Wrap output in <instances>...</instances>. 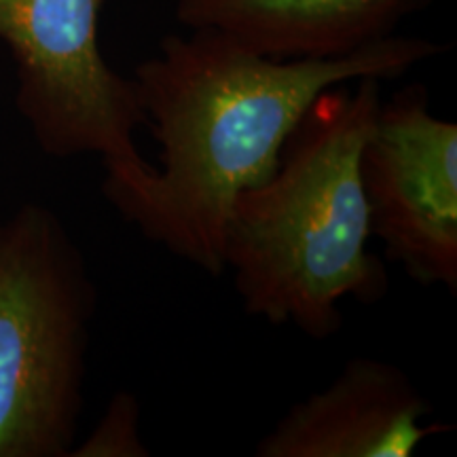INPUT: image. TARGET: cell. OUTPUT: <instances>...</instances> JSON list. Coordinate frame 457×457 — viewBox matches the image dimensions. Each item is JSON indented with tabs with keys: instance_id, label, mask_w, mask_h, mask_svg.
<instances>
[{
	"instance_id": "obj_4",
	"label": "cell",
	"mask_w": 457,
	"mask_h": 457,
	"mask_svg": "<svg viewBox=\"0 0 457 457\" xmlns=\"http://www.w3.org/2000/svg\"><path fill=\"white\" fill-rule=\"evenodd\" d=\"M104 0H0V41L15 64V106L43 153L98 155L112 205L155 176L136 146L146 128L136 85L100 49Z\"/></svg>"
},
{
	"instance_id": "obj_1",
	"label": "cell",
	"mask_w": 457,
	"mask_h": 457,
	"mask_svg": "<svg viewBox=\"0 0 457 457\" xmlns=\"http://www.w3.org/2000/svg\"><path fill=\"white\" fill-rule=\"evenodd\" d=\"M445 51L392 34L347 55L276 60L216 30L168 34L131 77L162 146L157 171L114 208L146 239L219 278L233 199L276 171L318 96L358 79L392 81Z\"/></svg>"
},
{
	"instance_id": "obj_3",
	"label": "cell",
	"mask_w": 457,
	"mask_h": 457,
	"mask_svg": "<svg viewBox=\"0 0 457 457\" xmlns=\"http://www.w3.org/2000/svg\"><path fill=\"white\" fill-rule=\"evenodd\" d=\"M96 301L51 210L28 204L0 225V457L71 455Z\"/></svg>"
},
{
	"instance_id": "obj_2",
	"label": "cell",
	"mask_w": 457,
	"mask_h": 457,
	"mask_svg": "<svg viewBox=\"0 0 457 457\" xmlns=\"http://www.w3.org/2000/svg\"><path fill=\"white\" fill-rule=\"evenodd\" d=\"M379 79L335 85L286 140L273 174L237 193L222 265L248 316L293 324L313 339L339 333L341 303H377L387 270L369 250L360 155L381 106Z\"/></svg>"
},
{
	"instance_id": "obj_6",
	"label": "cell",
	"mask_w": 457,
	"mask_h": 457,
	"mask_svg": "<svg viewBox=\"0 0 457 457\" xmlns=\"http://www.w3.org/2000/svg\"><path fill=\"white\" fill-rule=\"evenodd\" d=\"M428 404L390 362L352 358L324 390L295 403L256 443V457H411L449 432L424 424Z\"/></svg>"
},
{
	"instance_id": "obj_7",
	"label": "cell",
	"mask_w": 457,
	"mask_h": 457,
	"mask_svg": "<svg viewBox=\"0 0 457 457\" xmlns=\"http://www.w3.org/2000/svg\"><path fill=\"white\" fill-rule=\"evenodd\" d=\"M432 0H179L188 30H216L276 60L347 55L396 34Z\"/></svg>"
},
{
	"instance_id": "obj_5",
	"label": "cell",
	"mask_w": 457,
	"mask_h": 457,
	"mask_svg": "<svg viewBox=\"0 0 457 457\" xmlns=\"http://www.w3.org/2000/svg\"><path fill=\"white\" fill-rule=\"evenodd\" d=\"M370 236L424 286L457 290V123L411 83L381 100L360 155Z\"/></svg>"
},
{
	"instance_id": "obj_8",
	"label": "cell",
	"mask_w": 457,
	"mask_h": 457,
	"mask_svg": "<svg viewBox=\"0 0 457 457\" xmlns=\"http://www.w3.org/2000/svg\"><path fill=\"white\" fill-rule=\"evenodd\" d=\"M72 457H146L148 449L140 436V404L128 390L117 392L104 415L83 443L74 445Z\"/></svg>"
}]
</instances>
